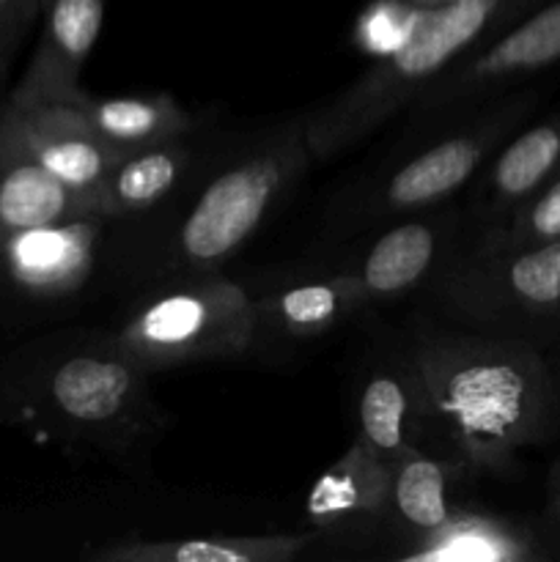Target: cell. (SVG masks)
Wrapping results in <instances>:
<instances>
[{"mask_svg": "<svg viewBox=\"0 0 560 562\" xmlns=\"http://www.w3.org/2000/svg\"><path fill=\"white\" fill-rule=\"evenodd\" d=\"M549 366H552V362H549ZM552 373H555V382H558V390H560V357H558V362L552 366Z\"/></svg>", "mask_w": 560, "mask_h": 562, "instance_id": "83f0119b", "label": "cell"}, {"mask_svg": "<svg viewBox=\"0 0 560 562\" xmlns=\"http://www.w3.org/2000/svg\"><path fill=\"white\" fill-rule=\"evenodd\" d=\"M423 11L412 0H373L357 16L351 42L371 60L390 58L410 42Z\"/></svg>", "mask_w": 560, "mask_h": 562, "instance_id": "cb8c5ba5", "label": "cell"}, {"mask_svg": "<svg viewBox=\"0 0 560 562\" xmlns=\"http://www.w3.org/2000/svg\"><path fill=\"white\" fill-rule=\"evenodd\" d=\"M115 349L143 373L236 360L258 346L253 291L217 272L170 280L141 296L110 329Z\"/></svg>", "mask_w": 560, "mask_h": 562, "instance_id": "8992f818", "label": "cell"}, {"mask_svg": "<svg viewBox=\"0 0 560 562\" xmlns=\"http://www.w3.org/2000/svg\"><path fill=\"white\" fill-rule=\"evenodd\" d=\"M560 64V0H544L519 22L450 66L406 108L399 146L464 119Z\"/></svg>", "mask_w": 560, "mask_h": 562, "instance_id": "9c48e42d", "label": "cell"}, {"mask_svg": "<svg viewBox=\"0 0 560 562\" xmlns=\"http://www.w3.org/2000/svg\"><path fill=\"white\" fill-rule=\"evenodd\" d=\"M544 0H453L423 11L410 42L373 60L351 86L305 110V140L313 162H327L377 135L404 113L437 77L464 55L492 42Z\"/></svg>", "mask_w": 560, "mask_h": 562, "instance_id": "277c9868", "label": "cell"}, {"mask_svg": "<svg viewBox=\"0 0 560 562\" xmlns=\"http://www.w3.org/2000/svg\"><path fill=\"white\" fill-rule=\"evenodd\" d=\"M549 510H552L555 519L560 521V481H558V486L552 488V497H549Z\"/></svg>", "mask_w": 560, "mask_h": 562, "instance_id": "484cf974", "label": "cell"}, {"mask_svg": "<svg viewBox=\"0 0 560 562\" xmlns=\"http://www.w3.org/2000/svg\"><path fill=\"white\" fill-rule=\"evenodd\" d=\"M560 241V173L505 212L497 223L475 231L470 250H516Z\"/></svg>", "mask_w": 560, "mask_h": 562, "instance_id": "603a6c76", "label": "cell"}, {"mask_svg": "<svg viewBox=\"0 0 560 562\" xmlns=\"http://www.w3.org/2000/svg\"><path fill=\"white\" fill-rule=\"evenodd\" d=\"M146 379L110 333L42 335L0 357V423L66 448L126 453L163 423Z\"/></svg>", "mask_w": 560, "mask_h": 562, "instance_id": "3957f363", "label": "cell"}, {"mask_svg": "<svg viewBox=\"0 0 560 562\" xmlns=\"http://www.w3.org/2000/svg\"><path fill=\"white\" fill-rule=\"evenodd\" d=\"M461 329L541 344L560 333V241L516 250H461L428 285Z\"/></svg>", "mask_w": 560, "mask_h": 562, "instance_id": "52a82bcc", "label": "cell"}, {"mask_svg": "<svg viewBox=\"0 0 560 562\" xmlns=\"http://www.w3.org/2000/svg\"><path fill=\"white\" fill-rule=\"evenodd\" d=\"M192 135L121 154L99 187L97 212L108 223H135L168 203L209 157Z\"/></svg>", "mask_w": 560, "mask_h": 562, "instance_id": "4fadbf2b", "label": "cell"}, {"mask_svg": "<svg viewBox=\"0 0 560 562\" xmlns=\"http://www.w3.org/2000/svg\"><path fill=\"white\" fill-rule=\"evenodd\" d=\"M313 165L305 121L291 115L247 140L214 151L195 170L190 195L135 223H110L104 261L154 285L217 272L256 236Z\"/></svg>", "mask_w": 560, "mask_h": 562, "instance_id": "7a4b0ae2", "label": "cell"}, {"mask_svg": "<svg viewBox=\"0 0 560 562\" xmlns=\"http://www.w3.org/2000/svg\"><path fill=\"white\" fill-rule=\"evenodd\" d=\"M93 209L49 179L0 121V241L36 225L91 214ZM99 214V212H97Z\"/></svg>", "mask_w": 560, "mask_h": 562, "instance_id": "44dd1931", "label": "cell"}, {"mask_svg": "<svg viewBox=\"0 0 560 562\" xmlns=\"http://www.w3.org/2000/svg\"><path fill=\"white\" fill-rule=\"evenodd\" d=\"M322 532L302 536H203V538H130L99 547L93 562H289L318 541Z\"/></svg>", "mask_w": 560, "mask_h": 562, "instance_id": "ac0fdd59", "label": "cell"}, {"mask_svg": "<svg viewBox=\"0 0 560 562\" xmlns=\"http://www.w3.org/2000/svg\"><path fill=\"white\" fill-rule=\"evenodd\" d=\"M38 16H42V0H0V93Z\"/></svg>", "mask_w": 560, "mask_h": 562, "instance_id": "d4e9b609", "label": "cell"}, {"mask_svg": "<svg viewBox=\"0 0 560 562\" xmlns=\"http://www.w3.org/2000/svg\"><path fill=\"white\" fill-rule=\"evenodd\" d=\"M88 126L115 151L154 146L170 137L192 135L195 115L187 113L170 93H141V97H91L82 91L75 99Z\"/></svg>", "mask_w": 560, "mask_h": 562, "instance_id": "7402d4cb", "label": "cell"}, {"mask_svg": "<svg viewBox=\"0 0 560 562\" xmlns=\"http://www.w3.org/2000/svg\"><path fill=\"white\" fill-rule=\"evenodd\" d=\"M110 0H42L38 38L20 80L3 93L11 104L75 102L99 42Z\"/></svg>", "mask_w": 560, "mask_h": 562, "instance_id": "7c38bea8", "label": "cell"}, {"mask_svg": "<svg viewBox=\"0 0 560 562\" xmlns=\"http://www.w3.org/2000/svg\"><path fill=\"white\" fill-rule=\"evenodd\" d=\"M393 558L406 562H536L547 560L549 552L522 521L456 508L443 527L401 543Z\"/></svg>", "mask_w": 560, "mask_h": 562, "instance_id": "e0dca14e", "label": "cell"}, {"mask_svg": "<svg viewBox=\"0 0 560 562\" xmlns=\"http://www.w3.org/2000/svg\"><path fill=\"white\" fill-rule=\"evenodd\" d=\"M560 173V108L547 119L516 130L481 170L472 190L475 228L497 223L505 212Z\"/></svg>", "mask_w": 560, "mask_h": 562, "instance_id": "9a60e30c", "label": "cell"}, {"mask_svg": "<svg viewBox=\"0 0 560 562\" xmlns=\"http://www.w3.org/2000/svg\"><path fill=\"white\" fill-rule=\"evenodd\" d=\"M415 5H421V9H434V5H445V3H453V0H412Z\"/></svg>", "mask_w": 560, "mask_h": 562, "instance_id": "4316f807", "label": "cell"}, {"mask_svg": "<svg viewBox=\"0 0 560 562\" xmlns=\"http://www.w3.org/2000/svg\"><path fill=\"white\" fill-rule=\"evenodd\" d=\"M390 481L393 464L355 439L311 486L305 497V521L318 532H329L388 519Z\"/></svg>", "mask_w": 560, "mask_h": 562, "instance_id": "2e32d148", "label": "cell"}, {"mask_svg": "<svg viewBox=\"0 0 560 562\" xmlns=\"http://www.w3.org/2000/svg\"><path fill=\"white\" fill-rule=\"evenodd\" d=\"M110 223L77 214L0 241V338L58 322L82 300L108 250Z\"/></svg>", "mask_w": 560, "mask_h": 562, "instance_id": "ba28073f", "label": "cell"}, {"mask_svg": "<svg viewBox=\"0 0 560 562\" xmlns=\"http://www.w3.org/2000/svg\"><path fill=\"white\" fill-rule=\"evenodd\" d=\"M538 91L514 88L432 135L395 148L393 162L379 165L329 203L327 220L338 234L393 223L406 214L448 203L481 176L489 159L522 130L536 110Z\"/></svg>", "mask_w": 560, "mask_h": 562, "instance_id": "5b68a950", "label": "cell"}, {"mask_svg": "<svg viewBox=\"0 0 560 562\" xmlns=\"http://www.w3.org/2000/svg\"><path fill=\"white\" fill-rule=\"evenodd\" d=\"M421 395V439L470 475H503L560 423V390L536 344L434 329L406 351Z\"/></svg>", "mask_w": 560, "mask_h": 562, "instance_id": "6da1fadb", "label": "cell"}, {"mask_svg": "<svg viewBox=\"0 0 560 562\" xmlns=\"http://www.w3.org/2000/svg\"><path fill=\"white\" fill-rule=\"evenodd\" d=\"M0 121L14 137L16 146L64 190L80 198L97 212V195L104 176L121 159V151L110 148L88 126L86 115L75 102L11 104L0 93Z\"/></svg>", "mask_w": 560, "mask_h": 562, "instance_id": "8fae6325", "label": "cell"}, {"mask_svg": "<svg viewBox=\"0 0 560 562\" xmlns=\"http://www.w3.org/2000/svg\"><path fill=\"white\" fill-rule=\"evenodd\" d=\"M464 475H470L464 467L445 456L428 453L421 445H412L401 459L393 461L388 521L401 536V543L428 536L450 519L456 510L450 503V488Z\"/></svg>", "mask_w": 560, "mask_h": 562, "instance_id": "d6986e66", "label": "cell"}, {"mask_svg": "<svg viewBox=\"0 0 560 562\" xmlns=\"http://www.w3.org/2000/svg\"><path fill=\"white\" fill-rule=\"evenodd\" d=\"M258 316V340L264 335L307 340L329 333L362 311V296L344 267L313 269L269 283L253 294Z\"/></svg>", "mask_w": 560, "mask_h": 562, "instance_id": "5bb4252c", "label": "cell"}, {"mask_svg": "<svg viewBox=\"0 0 560 562\" xmlns=\"http://www.w3.org/2000/svg\"><path fill=\"white\" fill-rule=\"evenodd\" d=\"M459 239L461 212L443 203L384 223L382 231L340 267L355 280L362 305H388L428 289L461 252Z\"/></svg>", "mask_w": 560, "mask_h": 562, "instance_id": "30bf717a", "label": "cell"}, {"mask_svg": "<svg viewBox=\"0 0 560 562\" xmlns=\"http://www.w3.org/2000/svg\"><path fill=\"white\" fill-rule=\"evenodd\" d=\"M357 442L393 464L421 439V395L410 360L368 373L357 395Z\"/></svg>", "mask_w": 560, "mask_h": 562, "instance_id": "ffe728a7", "label": "cell"}]
</instances>
